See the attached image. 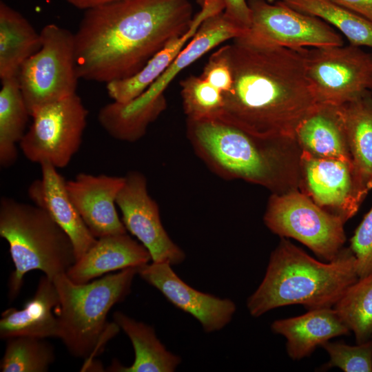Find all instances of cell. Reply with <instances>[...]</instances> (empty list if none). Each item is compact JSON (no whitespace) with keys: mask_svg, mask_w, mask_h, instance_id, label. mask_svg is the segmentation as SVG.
<instances>
[{"mask_svg":"<svg viewBox=\"0 0 372 372\" xmlns=\"http://www.w3.org/2000/svg\"><path fill=\"white\" fill-rule=\"evenodd\" d=\"M227 46L234 83L218 118L259 137L296 139L298 126L318 103L300 49L247 32Z\"/></svg>","mask_w":372,"mask_h":372,"instance_id":"obj_1","label":"cell"},{"mask_svg":"<svg viewBox=\"0 0 372 372\" xmlns=\"http://www.w3.org/2000/svg\"><path fill=\"white\" fill-rule=\"evenodd\" d=\"M194 17L190 0H119L85 10L74 33L79 79L107 83L134 75Z\"/></svg>","mask_w":372,"mask_h":372,"instance_id":"obj_2","label":"cell"},{"mask_svg":"<svg viewBox=\"0 0 372 372\" xmlns=\"http://www.w3.org/2000/svg\"><path fill=\"white\" fill-rule=\"evenodd\" d=\"M195 153L226 179H240L272 194L300 189L301 150L296 139L255 136L221 118L187 119Z\"/></svg>","mask_w":372,"mask_h":372,"instance_id":"obj_3","label":"cell"},{"mask_svg":"<svg viewBox=\"0 0 372 372\" xmlns=\"http://www.w3.org/2000/svg\"><path fill=\"white\" fill-rule=\"evenodd\" d=\"M358 279L355 258L343 247L331 261L316 260L286 238L271 252L265 276L247 298L253 317L278 307L300 304L307 309L333 307Z\"/></svg>","mask_w":372,"mask_h":372,"instance_id":"obj_4","label":"cell"},{"mask_svg":"<svg viewBox=\"0 0 372 372\" xmlns=\"http://www.w3.org/2000/svg\"><path fill=\"white\" fill-rule=\"evenodd\" d=\"M0 236L8 244L14 267L8 282L11 300L19 294L28 272L39 270L53 280L66 273L76 260L69 236L35 205L1 197Z\"/></svg>","mask_w":372,"mask_h":372,"instance_id":"obj_5","label":"cell"},{"mask_svg":"<svg viewBox=\"0 0 372 372\" xmlns=\"http://www.w3.org/2000/svg\"><path fill=\"white\" fill-rule=\"evenodd\" d=\"M138 269L126 268L83 284L74 283L66 273L53 279L59 297V338L70 354L90 357L107 336L112 337L120 330L115 322H107V315L130 293Z\"/></svg>","mask_w":372,"mask_h":372,"instance_id":"obj_6","label":"cell"},{"mask_svg":"<svg viewBox=\"0 0 372 372\" xmlns=\"http://www.w3.org/2000/svg\"><path fill=\"white\" fill-rule=\"evenodd\" d=\"M40 49L21 65L17 79L31 114L39 107L76 94L74 33L54 23L40 31Z\"/></svg>","mask_w":372,"mask_h":372,"instance_id":"obj_7","label":"cell"},{"mask_svg":"<svg viewBox=\"0 0 372 372\" xmlns=\"http://www.w3.org/2000/svg\"><path fill=\"white\" fill-rule=\"evenodd\" d=\"M263 220L273 234L299 241L326 262L337 256L346 241L343 219L300 189L272 194Z\"/></svg>","mask_w":372,"mask_h":372,"instance_id":"obj_8","label":"cell"},{"mask_svg":"<svg viewBox=\"0 0 372 372\" xmlns=\"http://www.w3.org/2000/svg\"><path fill=\"white\" fill-rule=\"evenodd\" d=\"M300 52L317 103L340 106L372 92V53L351 44Z\"/></svg>","mask_w":372,"mask_h":372,"instance_id":"obj_9","label":"cell"},{"mask_svg":"<svg viewBox=\"0 0 372 372\" xmlns=\"http://www.w3.org/2000/svg\"><path fill=\"white\" fill-rule=\"evenodd\" d=\"M87 115L77 94L39 107L19 143L23 154L32 163L66 167L80 148Z\"/></svg>","mask_w":372,"mask_h":372,"instance_id":"obj_10","label":"cell"},{"mask_svg":"<svg viewBox=\"0 0 372 372\" xmlns=\"http://www.w3.org/2000/svg\"><path fill=\"white\" fill-rule=\"evenodd\" d=\"M247 2L251 13L247 34L256 39L292 50L343 45L342 36L329 24L282 1Z\"/></svg>","mask_w":372,"mask_h":372,"instance_id":"obj_11","label":"cell"},{"mask_svg":"<svg viewBox=\"0 0 372 372\" xmlns=\"http://www.w3.org/2000/svg\"><path fill=\"white\" fill-rule=\"evenodd\" d=\"M126 228L149 251L152 261L178 265L185 254L169 237L160 217L159 207L149 196L145 176L131 171L116 200Z\"/></svg>","mask_w":372,"mask_h":372,"instance_id":"obj_12","label":"cell"},{"mask_svg":"<svg viewBox=\"0 0 372 372\" xmlns=\"http://www.w3.org/2000/svg\"><path fill=\"white\" fill-rule=\"evenodd\" d=\"M138 275L176 308L194 317L206 333L223 329L236 312V306L231 300L194 289L179 278L167 262L145 264L138 267Z\"/></svg>","mask_w":372,"mask_h":372,"instance_id":"obj_13","label":"cell"},{"mask_svg":"<svg viewBox=\"0 0 372 372\" xmlns=\"http://www.w3.org/2000/svg\"><path fill=\"white\" fill-rule=\"evenodd\" d=\"M300 190L322 208L346 223L358 212L351 163L301 152Z\"/></svg>","mask_w":372,"mask_h":372,"instance_id":"obj_14","label":"cell"},{"mask_svg":"<svg viewBox=\"0 0 372 372\" xmlns=\"http://www.w3.org/2000/svg\"><path fill=\"white\" fill-rule=\"evenodd\" d=\"M124 183L125 176L86 173L66 180L73 205L96 238L127 233L116 209V197Z\"/></svg>","mask_w":372,"mask_h":372,"instance_id":"obj_15","label":"cell"},{"mask_svg":"<svg viewBox=\"0 0 372 372\" xmlns=\"http://www.w3.org/2000/svg\"><path fill=\"white\" fill-rule=\"evenodd\" d=\"M247 31L223 11L207 18L165 71L141 95L130 101V106L147 110L166 101L164 92L180 72L220 43L241 37Z\"/></svg>","mask_w":372,"mask_h":372,"instance_id":"obj_16","label":"cell"},{"mask_svg":"<svg viewBox=\"0 0 372 372\" xmlns=\"http://www.w3.org/2000/svg\"><path fill=\"white\" fill-rule=\"evenodd\" d=\"M41 176L31 183L29 198L45 211L70 238L76 260L96 242L73 205L66 188V180L50 163L43 161Z\"/></svg>","mask_w":372,"mask_h":372,"instance_id":"obj_17","label":"cell"},{"mask_svg":"<svg viewBox=\"0 0 372 372\" xmlns=\"http://www.w3.org/2000/svg\"><path fill=\"white\" fill-rule=\"evenodd\" d=\"M151 260L147 249L127 233L109 235L97 238L66 275L74 283L83 284L111 271L138 267Z\"/></svg>","mask_w":372,"mask_h":372,"instance_id":"obj_18","label":"cell"},{"mask_svg":"<svg viewBox=\"0 0 372 372\" xmlns=\"http://www.w3.org/2000/svg\"><path fill=\"white\" fill-rule=\"evenodd\" d=\"M59 304V293L53 280L45 275L41 276L34 294L23 308H8L1 313L0 338H59V320L53 312Z\"/></svg>","mask_w":372,"mask_h":372,"instance_id":"obj_19","label":"cell"},{"mask_svg":"<svg viewBox=\"0 0 372 372\" xmlns=\"http://www.w3.org/2000/svg\"><path fill=\"white\" fill-rule=\"evenodd\" d=\"M271 329L286 338L287 354L293 360L308 357L324 342L350 333L333 307L311 309L301 316L276 320Z\"/></svg>","mask_w":372,"mask_h":372,"instance_id":"obj_20","label":"cell"},{"mask_svg":"<svg viewBox=\"0 0 372 372\" xmlns=\"http://www.w3.org/2000/svg\"><path fill=\"white\" fill-rule=\"evenodd\" d=\"M352 160L356 197L372 188V92L340 106Z\"/></svg>","mask_w":372,"mask_h":372,"instance_id":"obj_21","label":"cell"},{"mask_svg":"<svg viewBox=\"0 0 372 372\" xmlns=\"http://www.w3.org/2000/svg\"><path fill=\"white\" fill-rule=\"evenodd\" d=\"M295 138L302 152L352 163L340 106L318 103L298 126Z\"/></svg>","mask_w":372,"mask_h":372,"instance_id":"obj_22","label":"cell"},{"mask_svg":"<svg viewBox=\"0 0 372 372\" xmlns=\"http://www.w3.org/2000/svg\"><path fill=\"white\" fill-rule=\"evenodd\" d=\"M222 12L213 5H204L194 15L189 29L183 35L168 42L134 75L106 83L109 96L113 101L127 103L141 95L169 66L180 52L193 37L207 18Z\"/></svg>","mask_w":372,"mask_h":372,"instance_id":"obj_23","label":"cell"},{"mask_svg":"<svg viewBox=\"0 0 372 372\" xmlns=\"http://www.w3.org/2000/svg\"><path fill=\"white\" fill-rule=\"evenodd\" d=\"M113 320L130 338L134 350V360L130 366L113 362L109 371H175L181 362V358L167 350L152 326L137 321L121 311L114 312Z\"/></svg>","mask_w":372,"mask_h":372,"instance_id":"obj_24","label":"cell"},{"mask_svg":"<svg viewBox=\"0 0 372 372\" xmlns=\"http://www.w3.org/2000/svg\"><path fill=\"white\" fill-rule=\"evenodd\" d=\"M40 32L18 11L0 2V79L17 76L23 63L41 48Z\"/></svg>","mask_w":372,"mask_h":372,"instance_id":"obj_25","label":"cell"},{"mask_svg":"<svg viewBox=\"0 0 372 372\" xmlns=\"http://www.w3.org/2000/svg\"><path fill=\"white\" fill-rule=\"evenodd\" d=\"M1 81L0 90V165L9 167L18 158L17 144L25 134L30 116L17 76Z\"/></svg>","mask_w":372,"mask_h":372,"instance_id":"obj_26","label":"cell"},{"mask_svg":"<svg viewBox=\"0 0 372 372\" xmlns=\"http://www.w3.org/2000/svg\"><path fill=\"white\" fill-rule=\"evenodd\" d=\"M289 7L332 25L350 44L372 48V21L332 0H281Z\"/></svg>","mask_w":372,"mask_h":372,"instance_id":"obj_27","label":"cell"},{"mask_svg":"<svg viewBox=\"0 0 372 372\" xmlns=\"http://www.w3.org/2000/svg\"><path fill=\"white\" fill-rule=\"evenodd\" d=\"M343 323L351 331L357 344L372 335V272L358 278L333 307Z\"/></svg>","mask_w":372,"mask_h":372,"instance_id":"obj_28","label":"cell"},{"mask_svg":"<svg viewBox=\"0 0 372 372\" xmlns=\"http://www.w3.org/2000/svg\"><path fill=\"white\" fill-rule=\"evenodd\" d=\"M6 340L1 372H46L55 360L54 347L45 338L19 336Z\"/></svg>","mask_w":372,"mask_h":372,"instance_id":"obj_29","label":"cell"},{"mask_svg":"<svg viewBox=\"0 0 372 372\" xmlns=\"http://www.w3.org/2000/svg\"><path fill=\"white\" fill-rule=\"evenodd\" d=\"M183 110L187 119L220 117L223 113V94L200 76H189L180 82Z\"/></svg>","mask_w":372,"mask_h":372,"instance_id":"obj_30","label":"cell"},{"mask_svg":"<svg viewBox=\"0 0 372 372\" xmlns=\"http://www.w3.org/2000/svg\"><path fill=\"white\" fill-rule=\"evenodd\" d=\"M329 356L322 369L338 367L344 372H372V340L355 346L324 342L320 346Z\"/></svg>","mask_w":372,"mask_h":372,"instance_id":"obj_31","label":"cell"},{"mask_svg":"<svg viewBox=\"0 0 372 372\" xmlns=\"http://www.w3.org/2000/svg\"><path fill=\"white\" fill-rule=\"evenodd\" d=\"M355 258L358 278L372 272V207L365 214L353 235L349 247Z\"/></svg>","mask_w":372,"mask_h":372,"instance_id":"obj_32","label":"cell"},{"mask_svg":"<svg viewBox=\"0 0 372 372\" xmlns=\"http://www.w3.org/2000/svg\"><path fill=\"white\" fill-rule=\"evenodd\" d=\"M200 76L220 90L223 96L231 90L234 77L227 45L211 54Z\"/></svg>","mask_w":372,"mask_h":372,"instance_id":"obj_33","label":"cell"},{"mask_svg":"<svg viewBox=\"0 0 372 372\" xmlns=\"http://www.w3.org/2000/svg\"><path fill=\"white\" fill-rule=\"evenodd\" d=\"M224 13L239 25L249 30L251 13L247 0H223Z\"/></svg>","mask_w":372,"mask_h":372,"instance_id":"obj_34","label":"cell"},{"mask_svg":"<svg viewBox=\"0 0 372 372\" xmlns=\"http://www.w3.org/2000/svg\"><path fill=\"white\" fill-rule=\"evenodd\" d=\"M372 21V0H332Z\"/></svg>","mask_w":372,"mask_h":372,"instance_id":"obj_35","label":"cell"},{"mask_svg":"<svg viewBox=\"0 0 372 372\" xmlns=\"http://www.w3.org/2000/svg\"><path fill=\"white\" fill-rule=\"evenodd\" d=\"M71 6L80 9L87 10L99 6L105 5L119 0H65Z\"/></svg>","mask_w":372,"mask_h":372,"instance_id":"obj_36","label":"cell"},{"mask_svg":"<svg viewBox=\"0 0 372 372\" xmlns=\"http://www.w3.org/2000/svg\"><path fill=\"white\" fill-rule=\"evenodd\" d=\"M196 1L202 7L205 3L221 1L223 0H196Z\"/></svg>","mask_w":372,"mask_h":372,"instance_id":"obj_37","label":"cell"},{"mask_svg":"<svg viewBox=\"0 0 372 372\" xmlns=\"http://www.w3.org/2000/svg\"><path fill=\"white\" fill-rule=\"evenodd\" d=\"M265 1H268V2H270V3H273V2L274 1H276V0H265Z\"/></svg>","mask_w":372,"mask_h":372,"instance_id":"obj_38","label":"cell"},{"mask_svg":"<svg viewBox=\"0 0 372 372\" xmlns=\"http://www.w3.org/2000/svg\"><path fill=\"white\" fill-rule=\"evenodd\" d=\"M371 339L372 340V335H371Z\"/></svg>","mask_w":372,"mask_h":372,"instance_id":"obj_39","label":"cell"}]
</instances>
